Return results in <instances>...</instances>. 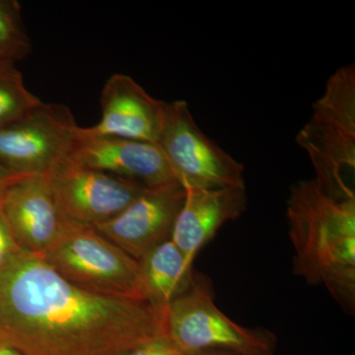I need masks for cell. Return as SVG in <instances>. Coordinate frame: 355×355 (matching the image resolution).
Returning <instances> with one entry per match:
<instances>
[{
  "label": "cell",
  "instance_id": "1",
  "mask_svg": "<svg viewBox=\"0 0 355 355\" xmlns=\"http://www.w3.org/2000/svg\"><path fill=\"white\" fill-rule=\"evenodd\" d=\"M163 335L165 310L84 291L39 254L0 270V343L22 355H125Z\"/></svg>",
  "mask_w": 355,
  "mask_h": 355
},
{
  "label": "cell",
  "instance_id": "2",
  "mask_svg": "<svg viewBox=\"0 0 355 355\" xmlns=\"http://www.w3.org/2000/svg\"><path fill=\"white\" fill-rule=\"evenodd\" d=\"M294 273L323 284L349 313L355 305V200H338L315 179L294 184L287 200Z\"/></svg>",
  "mask_w": 355,
  "mask_h": 355
},
{
  "label": "cell",
  "instance_id": "3",
  "mask_svg": "<svg viewBox=\"0 0 355 355\" xmlns=\"http://www.w3.org/2000/svg\"><path fill=\"white\" fill-rule=\"evenodd\" d=\"M296 141L309 155L315 181L338 200H355V67H340L327 83L321 98Z\"/></svg>",
  "mask_w": 355,
  "mask_h": 355
},
{
  "label": "cell",
  "instance_id": "4",
  "mask_svg": "<svg viewBox=\"0 0 355 355\" xmlns=\"http://www.w3.org/2000/svg\"><path fill=\"white\" fill-rule=\"evenodd\" d=\"M41 257L65 279L84 291L147 301L139 261L92 225L67 217L60 237Z\"/></svg>",
  "mask_w": 355,
  "mask_h": 355
},
{
  "label": "cell",
  "instance_id": "5",
  "mask_svg": "<svg viewBox=\"0 0 355 355\" xmlns=\"http://www.w3.org/2000/svg\"><path fill=\"white\" fill-rule=\"evenodd\" d=\"M166 334L186 355L230 350L243 355H272L275 338L265 329H250L226 316L209 287L193 282L165 309Z\"/></svg>",
  "mask_w": 355,
  "mask_h": 355
},
{
  "label": "cell",
  "instance_id": "6",
  "mask_svg": "<svg viewBox=\"0 0 355 355\" xmlns=\"http://www.w3.org/2000/svg\"><path fill=\"white\" fill-rule=\"evenodd\" d=\"M158 146L178 183L218 189L244 183V166L198 128L188 103L166 102Z\"/></svg>",
  "mask_w": 355,
  "mask_h": 355
},
{
  "label": "cell",
  "instance_id": "7",
  "mask_svg": "<svg viewBox=\"0 0 355 355\" xmlns=\"http://www.w3.org/2000/svg\"><path fill=\"white\" fill-rule=\"evenodd\" d=\"M80 130L69 107L42 102L0 128V165L14 176L49 174L71 156Z\"/></svg>",
  "mask_w": 355,
  "mask_h": 355
},
{
  "label": "cell",
  "instance_id": "8",
  "mask_svg": "<svg viewBox=\"0 0 355 355\" xmlns=\"http://www.w3.org/2000/svg\"><path fill=\"white\" fill-rule=\"evenodd\" d=\"M46 175L65 216L92 226L113 218L146 189L70 158Z\"/></svg>",
  "mask_w": 355,
  "mask_h": 355
},
{
  "label": "cell",
  "instance_id": "9",
  "mask_svg": "<svg viewBox=\"0 0 355 355\" xmlns=\"http://www.w3.org/2000/svg\"><path fill=\"white\" fill-rule=\"evenodd\" d=\"M184 196L186 191L178 182L146 188L120 214L93 227L139 261L171 239Z\"/></svg>",
  "mask_w": 355,
  "mask_h": 355
},
{
  "label": "cell",
  "instance_id": "10",
  "mask_svg": "<svg viewBox=\"0 0 355 355\" xmlns=\"http://www.w3.org/2000/svg\"><path fill=\"white\" fill-rule=\"evenodd\" d=\"M0 209L19 246L39 256L55 244L67 219L46 174L14 176Z\"/></svg>",
  "mask_w": 355,
  "mask_h": 355
},
{
  "label": "cell",
  "instance_id": "11",
  "mask_svg": "<svg viewBox=\"0 0 355 355\" xmlns=\"http://www.w3.org/2000/svg\"><path fill=\"white\" fill-rule=\"evenodd\" d=\"M165 101L148 94L132 77L114 73L103 87L102 116L83 133L158 144L164 121Z\"/></svg>",
  "mask_w": 355,
  "mask_h": 355
},
{
  "label": "cell",
  "instance_id": "12",
  "mask_svg": "<svg viewBox=\"0 0 355 355\" xmlns=\"http://www.w3.org/2000/svg\"><path fill=\"white\" fill-rule=\"evenodd\" d=\"M77 164L141 184L144 188L177 182L158 144L111 137H92L80 130L69 157Z\"/></svg>",
  "mask_w": 355,
  "mask_h": 355
},
{
  "label": "cell",
  "instance_id": "13",
  "mask_svg": "<svg viewBox=\"0 0 355 355\" xmlns=\"http://www.w3.org/2000/svg\"><path fill=\"white\" fill-rule=\"evenodd\" d=\"M171 241L191 261L209 244L219 229L247 209L245 183L218 189L186 188Z\"/></svg>",
  "mask_w": 355,
  "mask_h": 355
},
{
  "label": "cell",
  "instance_id": "14",
  "mask_svg": "<svg viewBox=\"0 0 355 355\" xmlns=\"http://www.w3.org/2000/svg\"><path fill=\"white\" fill-rule=\"evenodd\" d=\"M193 265L171 239L151 250L139 261L146 300L165 310L193 286Z\"/></svg>",
  "mask_w": 355,
  "mask_h": 355
},
{
  "label": "cell",
  "instance_id": "15",
  "mask_svg": "<svg viewBox=\"0 0 355 355\" xmlns=\"http://www.w3.org/2000/svg\"><path fill=\"white\" fill-rule=\"evenodd\" d=\"M42 102L26 87L16 64L0 62V128L19 121Z\"/></svg>",
  "mask_w": 355,
  "mask_h": 355
},
{
  "label": "cell",
  "instance_id": "16",
  "mask_svg": "<svg viewBox=\"0 0 355 355\" xmlns=\"http://www.w3.org/2000/svg\"><path fill=\"white\" fill-rule=\"evenodd\" d=\"M31 53L19 2L0 0V62L17 64Z\"/></svg>",
  "mask_w": 355,
  "mask_h": 355
},
{
  "label": "cell",
  "instance_id": "17",
  "mask_svg": "<svg viewBox=\"0 0 355 355\" xmlns=\"http://www.w3.org/2000/svg\"><path fill=\"white\" fill-rule=\"evenodd\" d=\"M125 355H186L167 335L142 343Z\"/></svg>",
  "mask_w": 355,
  "mask_h": 355
},
{
  "label": "cell",
  "instance_id": "18",
  "mask_svg": "<svg viewBox=\"0 0 355 355\" xmlns=\"http://www.w3.org/2000/svg\"><path fill=\"white\" fill-rule=\"evenodd\" d=\"M22 250L0 209V270Z\"/></svg>",
  "mask_w": 355,
  "mask_h": 355
},
{
  "label": "cell",
  "instance_id": "19",
  "mask_svg": "<svg viewBox=\"0 0 355 355\" xmlns=\"http://www.w3.org/2000/svg\"><path fill=\"white\" fill-rule=\"evenodd\" d=\"M14 175L10 172L7 171L3 166L0 165V200H1L2 195L6 191L7 184L12 180Z\"/></svg>",
  "mask_w": 355,
  "mask_h": 355
},
{
  "label": "cell",
  "instance_id": "20",
  "mask_svg": "<svg viewBox=\"0 0 355 355\" xmlns=\"http://www.w3.org/2000/svg\"><path fill=\"white\" fill-rule=\"evenodd\" d=\"M191 355H243L237 352H230V350L212 349L205 350V352H198V354Z\"/></svg>",
  "mask_w": 355,
  "mask_h": 355
},
{
  "label": "cell",
  "instance_id": "21",
  "mask_svg": "<svg viewBox=\"0 0 355 355\" xmlns=\"http://www.w3.org/2000/svg\"><path fill=\"white\" fill-rule=\"evenodd\" d=\"M0 355H22L17 350L12 349V347H8V345H4V343H0Z\"/></svg>",
  "mask_w": 355,
  "mask_h": 355
}]
</instances>
